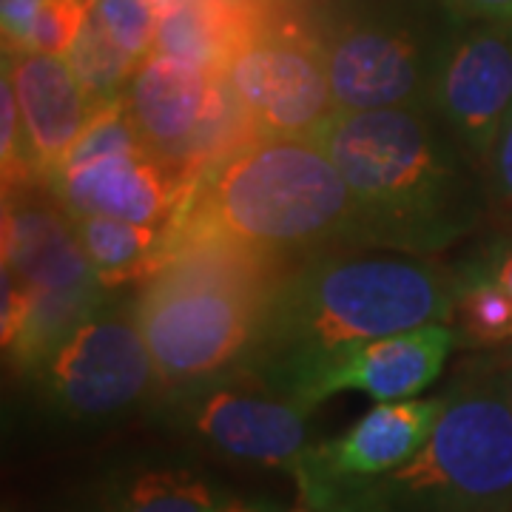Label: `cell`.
<instances>
[{
  "label": "cell",
  "mask_w": 512,
  "mask_h": 512,
  "mask_svg": "<svg viewBox=\"0 0 512 512\" xmlns=\"http://www.w3.org/2000/svg\"><path fill=\"white\" fill-rule=\"evenodd\" d=\"M453 302V268H441L430 256H313L276 282L245 370L308 407L313 382L333 359L421 325H453Z\"/></svg>",
  "instance_id": "obj_1"
},
{
  "label": "cell",
  "mask_w": 512,
  "mask_h": 512,
  "mask_svg": "<svg viewBox=\"0 0 512 512\" xmlns=\"http://www.w3.org/2000/svg\"><path fill=\"white\" fill-rule=\"evenodd\" d=\"M313 140L345 177L367 248L433 256L487 225L481 171L427 106L336 111Z\"/></svg>",
  "instance_id": "obj_2"
},
{
  "label": "cell",
  "mask_w": 512,
  "mask_h": 512,
  "mask_svg": "<svg viewBox=\"0 0 512 512\" xmlns=\"http://www.w3.org/2000/svg\"><path fill=\"white\" fill-rule=\"evenodd\" d=\"M165 239H220L288 265L367 248L348 183L313 137H254L208 165Z\"/></svg>",
  "instance_id": "obj_3"
},
{
  "label": "cell",
  "mask_w": 512,
  "mask_h": 512,
  "mask_svg": "<svg viewBox=\"0 0 512 512\" xmlns=\"http://www.w3.org/2000/svg\"><path fill=\"white\" fill-rule=\"evenodd\" d=\"M291 268L220 239H165L163 268L131 305L165 393L245 370L268 299Z\"/></svg>",
  "instance_id": "obj_4"
},
{
  "label": "cell",
  "mask_w": 512,
  "mask_h": 512,
  "mask_svg": "<svg viewBox=\"0 0 512 512\" xmlns=\"http://www.w3.org/2000/svg\"><path fill=\"white\" fill-rule=\"evenodd\" d=\"M379 487L396 510L512 512V402L493 359L447 387L419 456Z\"/></svg>",
  "instance_id": "obj_5"
},
{
  "label": "cell",
  "mask_w": 512,
  "mask_h": 512,
  "mask_svg": "<svg viewBox=\"0 0 512 512\" xmlns=\"http://www.w3.org/2000/svg\"><path fill=\"white\" fill-rule=\"evenodd\" d=\"M461 20L439 0H348L316 37L336 111L427 106L433 74Z\"/></svg>",
  "instance_id": "obj_6"
},
{
  "label": "cell",
  "mask_w": 512,
  "mask_h": 512,
  "mask_svg": "<svg viewBox=\"0 0 512 512\" xmlns=\"http://www.w3.org/2000/svg\"><path fill=\"white\" fill-rule=\"evenodd\" d=\"M222 80L254 137H313L336 114L319 37L282 9L228 60Z\"/></svg>",
  "instance_id": "obj_7"
},
{
  "label": "cell",
  "mask_w": 512,
  "mask_h": 512,
  "mask_svg": "<svg viewBox=\"0 0 512 512\" xmlns=\"http://www.w3.org/2000/svg\"><path fill=\"white\" fill-rule=\"evenodd\" d=\"M174 419L234 461L293 467L311 450V407L237 370L174 393Z\"/></svg>",
  "instance_id": "obj_8"
},
{
  "label": "cell",
  "mask_w": 512,
  "mask_h": 512,
  "mask_svg": "<svg viewBox=\"0 0 512 512\" xmlns=\"http://www.w3.org/2000/svg\"><path fill=\"white\" fill-rule=\"evenodd\" d=\"M52 407L69 419H109L160 384L134 311H94L37 373Z\"/></svg>",
  "instance_id": "obj_9"
},
{
  "label": "cell",
  "mask_w": 512,
  "mask_h": 512,
  "mask_svg": "<svg viewBox=\"0 0 512 512\" xmlns=\"http://www.w3.org/2000/svg\"><path fill=\"white\" fill-rule=\"evenodd\" d=\"M427 109L481 171L512 114V20H461L433 74Z\"/></svg>",
  "instance_id": "obj_10"
},
{
  "label": "cell",
  "mask_w": 512,
  "mask_h": 512,
  "mask_svg": "<svg viewBox=\"0 0 512 512\" xmlns=\"http://www.w3.org/2000/svg\"><path fill=\"white\" fill-rule=\"evenodd\" d=\"M439 413L441 396L376 404L342 436L305 453L291 473L299 493L313 510L322 512L353 487L396 473L419 456Z\"/></svg>",
  "instance_id": "obj_11"
},
{
  "label": "cell",
  "mask_w": 512,
  "mask_h": 512,
  "mask_svg": "<svg viewBox=\"0 0 512 512\" xmlns=\"http://www.w3.org/2000/svg\"><path fill=\"white\" fill-rule=\"evenodd\" d=\"M43 183L3 191V271L29 291L63 293L103 302L106 288L94 274L69 211Z\"/></svg>",
  "instance_id": "obj_12"
},
{
  "label": "cell",
  "mask_w": 512,
  "mask_h": 512,
  "mask_svg": "<svg viewBox=\"0 0 512 512\" xmlns=\"http://www.w3.org/2000/svg\"><path fill=\"white\" fill-rule=\"evenodd\" d=\"M49 188L69 214L148 228H165L188 194V185L148 148L63 168Z\"/></svg>",
  "instance_id": "obj_13"
},
{
  "label": "cell",
  "mask_w": 512,
  "mask_h": 512,
  "mask_svg": "<svg viewBox=\"0 0 512 512\" xmlns=\"http://www.w3.org/2000/svg\"><path fill=\"white\" fill-rule=\"evenodd\" d=\"M453 348H458L453 325H421L356 345L319 373L308 393V407L342 390H362L379 402L410 399L439 379Z\"/></svg>",
  "instance_id": "obj_14"
},
{
  "label": "cell",
  "mask_w": 512,
  "mask_h": 512,
  "mask_svg": "<svg viewBox=\"0 0 512 512\" xmlns=\"http://www.w3.org/2000/svg\"><path fill=\"white\" fill-rule=\"evenodd\" d=\"M12 69L37 180L49 185L94 117V103L60 55H3Z\"/></svg>",
  "instance_id": "obj_15"
},
{
  "label": "cell",
  "mask_w": 512,
  "mask_h": 512,
  "mask_svg": "<svg viewBox=\"0 0 512 512\" xmlns=\"http://www.w3.org/2000/svg\"><path fill=\"white\" fill-rule=\"evenodd\" d=\"M100 285L111 291L128 282H146L163 268L165 228H148L109 217L69 214Z\"/></svg>",
  "instance_id": "obj_16"
},
{
  "label": "cell",
  "mask_w": 512,
  "mask_h": 512,
  "mask_svg": "<svg viewBox=\"0 0 512 512\" xmlns=\"http://www.w3.org/2000/svg\"><path fill=\"white\" fill-rule=\"evenodd\" d=\"M453 282V330L458 333V345L490 353L510 350L512 293L473 254L464 256L453 268Z\"/></svg>",
  "instance_id": "obj_17"
},
{
  "label": "cell",
  "mask_w": 512,
  "mask_h": 512,
  "mask_svg": "<svg viewBox=\"0 0 512 512\" xmlns=\"http://www.w3.org/2000/svg\"><path fill=\"white\" fill-rule=\"evenodd\" d=\"M100 512H220L214 493L185 470H148L111 490Z\"/></svg>",
  "instance_id": "obj_18"
},
{
  "label": "cell",
  "mask_w": 512,
  "mask_h": 512,
  "mask_svg": "<svg viewBox=\"0 0 512 512\" xmlns=\"http://www.w3.org/2000/svg\"><path fill=\"white\" fill-rule=\"evenodd\" d=\"M72 63L77 80L83 83V89L94 103V109L109 106L114 100L126 97L128 83L137 72L140 60L128 55L126 49H120L109 32L103 29L100 18L92 12L89 23L83 26L80 37L74 40L72 52L66 57Z\"/></svg>",
  "instance_id": "obj_19"
},
{
  "label": "cell",
  "mask_w": 512,
  "mask_h": 512,
  "mask_svg": "<svg viewBox=\"0 0 512 512\" xmlns=\"http://www.w3.org/2000/svg\"><path fill=\"white\" fill-rule=\"evenodd\" d=\"M143 148L146 146H143L137 128L131 123L126 97H120V100H114L109 106H100V109L94 111V117L89 120L86 131L80 134V140L74 143L72 154L63 163V168L92 163V160L109 157V154H131V151H143Z\"/></svg>",
  "instance_id": "obj_20"
},
{
  "label": "cell",
  "mask_w": 512,
  "mask_h": 512,
  "mask_svg": "<svg viewBox=\"0 0 512 512\" xmlns=\"http://www.w3.org/2000/svg\"><path fill=\"white\" fill-rule=\"evenodd\" d=\"M0 163H3V191L40 183L32 165V154H29L12 69L6 60H3V83H0Z\"/></svg>",
  "instance_id": "obj_21"
},
{
  "label": "cell",
  "mask_w": 512,
  "mask_h": 512,
  "mask_svg": "<svg viewBox=\"0 0 512 512\" xmlns=\"http://www.w3.org/2000/svg\"><path fill=\"white\" fill-rule=\"evenodd\" d=\"M94 15L100 18L111 40L126 49L128 55H134L140 63L154 55L160 18L154 15L148 0H97Z\"/></svg>",
  "instance_id": "obj_22"
},
{
  "label": "cell",
  "mask_w": 512,
  "mask_h": 512,
  "mask_svg": "<svg viewBox=\"0 0 512 512\" xmlns=\"http://www.w3.org/2000/svg\"><path fill=\"white\" fill-rule=\"evenodd\" d=\"M97 0H43L32 29V52L69 55L74 40L92 18Z\"/></svg>",
  "instance_id": "obj_23"
},
{
  "label": "cell",
  "mask_w": 512,
  "mask_h": 512,
  "mask_svg": "<svg viewBox=\"0 0 512 512\" xmlns=\"http://www.w3.org/2000/svg\"><path fill=\"white\" fill-rule=\"evenodd\" d=\"M487 191V228H512V114L498 131L481 168Z\"/></svg>",
  "instance_id": "obj_24"
},
{
  "label": "cell",
  "mask_w": 512,
  "mask_h": 512,
  "mask_svg": "<svg viewBox=\"0 0 512 512\" xmlns=\"http://www.w3.org/2000/svg\"><path fill=\"white\" fill-rule=\"evenodd\" d=\"M43 0H0L3 12V55H26L32 52V29L37 9Z\"/></svg>",
  "instance_id": "obj_25"
},
{
  "label": "cell",
  "mask_w": 512,
  "mask_h": 512,
  "mask_svg": "<svg viewBox=\"0 0 512 512\" xmlns=\"http://www.w3.org/2000/svg\"><path fill=\"white\" fill-rule=\"evenodd\" d=\"M470 254L512 293V228H490Z\"/></svg>",
  "instance_id": "obj_26"
},
{
  "label": "cell",
  "mask_w": 512,
  "mask_h": 512,
  "mask_svg": "<svg viewBox=\"0 0 512 512\" xmlns=\"http://www.w3.org/2000/svg\"><path fill=\"white\" fill-rule=\"evenodd\" d=\"M322 512H399L393 507V501L387 498L379 481L365 484V487H353L342 498H336L328 510Z\"/></svg>",
  "instance_id": "obj_27"
},
{
  "label": "cell",
  "mask_w": 512,
  "mask_h": 512,
  "mask_svg": "<svg viewBox=\"0 0 512 512\" xmlns=\"http://www.w3.org/2000/svg\"><path fill=\"white\" fill-rule=\"evenodd\" d=\"M458 20H512V0H439Z\"/></svg>",
  "instance_id": "obj_28"
},
{
  "label": "cell",
  "mask_w": 512,
  "mask_h": 512,
  "mask_svg": "<svg viewBox=\"0 0 512 512\" xmlns=\"http://www.w3.org/2000/svg\"><path fill=\"white\" fill-rule=\"evenodd\" d=\"M493 362L495 367H498V376H501L504 390H507V396H510V402H512V348L493 353Z\"/></svg>",
  "instance_id": "obj_29"
},
{
  "label": "cell",
  "mask_w": 512,
  "mask_h": 512,
  "mask_svg": "<svg viewBox=\"0 0 512 512\" xmlns=\"http://www.w3.org/2000/svg\"><path fill=\"white\" fill-rule=\"evenodd\" d=\"M185 3H188V0H148V6L154 9L157 18H165V15H171V12H177Z\"/></svg>",
  "instance_id": "obj_30"
},
{
  "label": "cell",
  "mask_w": 512,
  "mask_h": 512,
  "mask_svg": "<svg viewBox=\"0 0 512 512\" xmlns=\"http://www.w3.org/2000/svg\"><path fill=\"white\" fill-rule=\"evenodd\" d=\"M256 3H271V6H288L291 0H256Z\"/></svg>",
  "instance_id": "obj_31"
},
{
  "label": "cell",
  "mask_w": 512,
  "mask_h": 512,
  "mask_svg": "<svg viewBox=\"0 0 512 512\" xmlns=\"http://www.w3.org/2000/svg\"><path fill=\"white\" fill-rule=\"evenodd\" d=\"M220 512H254V510H248V507H239V504H231L228 510H220Z\"/></svg>",
  "instance_id": "obj_32"
}]
</instances>
